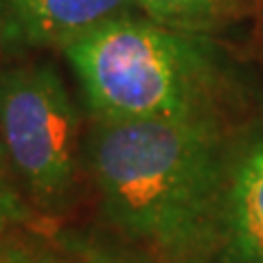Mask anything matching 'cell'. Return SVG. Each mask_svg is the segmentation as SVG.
Masks as SVG:
<instances>
[{"label":"cell","instance_id":"cell-1","mask_svg":"<svg viewBox=\"0 0 263 263\" xmlns=\"http://www.w3.org/2000/svg\"><path fill=\"white\" fill-rule=\"evenodd\" d=\"M88 164L105 215L160 263H204L219 248L228 174L209 117L103 123Z\"/></svg>","mask_w":263,"mask_h":263},{"label":"cell","instance_id":"cell-2","mask_svg":"<svg viewBox=\"0 0 263 263\" xmlns=\"http://www.w3.org/2000/svg\"><path fill=\"white\" fill-rule=\"evenodd\" d=\"M95 121L132 123L209 114L213 60L200 35L149 18H117L64 48Z\"/></svg>","mask_w":263,"mask_h":263},{"label":"cell","instance_id":"cell-3","mask_svg":"<svg viewBox=\"0 0 263 263\" xmlns=\"http://www.w3.org/2000/svg\"><path fill=\"white\" fill-rule=\"evenodd\" d=\"M0 145L42 206H62L75 186L79 114L53 64L0 72Z\"/></svg>","mask_w":263,"mask_h":263},{"label":"cell","instance_id":"cell-4","mask_svg":"<svg viewBox=\"0 0 263 263\" xmlns=\"http://www.w3.org/2000/svg\"><path fill=\"white\" fill-rule=\"evenodd\" d=\"M136 0H0V48H68L101 24L132 15Z\"/></svg>","mask_w":263,"mask_h":263},{"label":"cell","instance_id":"cell-5","mask_svg":"<svg viewBox=\"0 0 263 263\" xmlns=\"http://www.w3.org/2000/svg\"><path fill=\"white\" fill-rule=\"evenodd\" d=\"M219 248L221 263H263V141L230 167Z\"/></svg>","mask_w":263,"mask_h":263},{"label":"cell","instance_id":"cell-6","mask_svg":"<svg viewBox=\"0 0 263 263\" xmlns=\"http://www.w3.org/2000/svg\"><path fill=\"white\" fill-rule=\"evenodd\" d=\"M243 0H136L138 9L171 31L204 35L235 18Z\"/></svg>","mask_w":263,"mask_h":263},{"label":"cell","instance_id":"cell-7","mask_svg":"<svg viewBox=\"0 0 263 263\" xmlns=\"http://www.w3.org/2000/svg\"><path fill=\"white\" fill-rule=\"evenodd\" d=\"M0 263H66L60 254L33 243L0 246Z\"/></svg>","mask_w":263,"mask_h":263},{"label":"cell","instance_id":"cell-8","mask_svg":"<svg viewBox=\"0 0 263 263\" xmlns=\"http://www.w3.org/2000/svg\"><path fill=\"white\" fill-rule=\"evenodd\" d=\"M20 217H22V204L18 193L13 191V186H0V241H3L5 230Z\"/></svg>","mask_w":263,"mask_h":263},{"label":"cell","instance_id":"cell-9","mask_svg":"<svg viewBox=\"0 0 263 263\" xmlns=\"http://www.w3.org/2000/svg\"><path fill=\"white\" fill-rule=\"evenodd\" d=\"M7 167H9V160H7L5 149H3V145H0V186H11L9 171H7Z\"/></svg>","mask_w":263,"mask_h":263}]
</instances>
